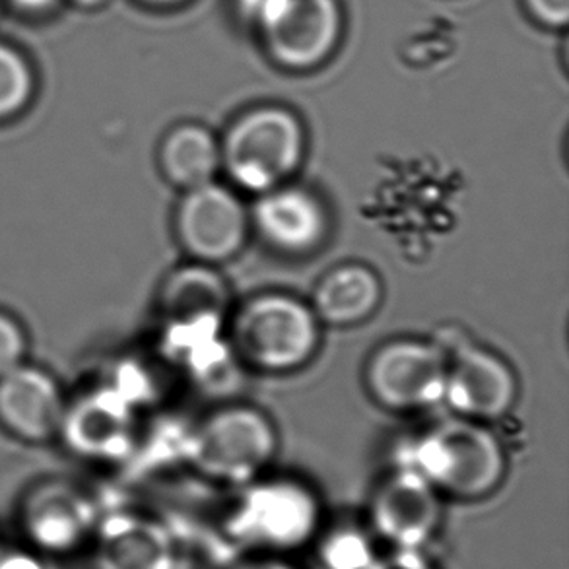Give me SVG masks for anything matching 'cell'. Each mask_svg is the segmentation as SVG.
I'll return each instance as SVG.
<instances>
[{
	"instance_id": "ba28073f",
	"label": "cell",
	"mask_w": 569,
	"mask_h": 569,
	"mask_svg": "<svg viewBox=\"0 0 569 569\" xmlns=\"http://www.w3.org/2000/svg\"><path fill=\"white\" fill-rule=\"evenodd\" d=\"M173 228L179 246L192 262L218 267L231 261L246 247L251 218L238 192L210 181L183 191Z\"/></svg>"
},
{
	"instance_id": "277c9868",
	"label": "cell",
	"mask_w": 569,
	"mask_h": 569,
	"mask_svg": "<svg viewBox=\"0 0 569 569\" xmlns=\"http://www.w3.org/2000/svg\"><path fill=\"white\" fill-rule=\"evenodd\" d=\"M321 508L308 486L272 478L249 486L230 516V535L241 545L288 552L313 539Z\"/></svg>"
},
{
	"instance_id": "603a6c76",
	"label": "cell",
	"mask_w": 569,
	"mask_h": 569,
	"mask_svg": "<svg viewBox=\"0 0 569 569\" xmlns=\"http://www.w3.org/2000/svg\"><path fill=\"white\" fill-rule=\"evenodd\" d=\"M59 0H10L12 7L22 10V12H30V14H39V12H47L57 4Z\"/></svg>"
},
{
	"instance_id": "8992f818",
	"label": "cell",
	"mask_w": 569,
	"mask_h": 569,
	"mask_svg": "<svg viewBox=\"0 0 569 569\" xmlns=\"http://www.w3.org/2000/svg\"><path fill=\"white\" fill-rule=\"evenodd\" d=\"M257 26L270 61L309 72L339 49L345 18L339 0H261Z\"/></svg>"
},
{
	"instance_id": "9a60e30c",
	"label": "cell",
	"mask_w": 569,
	"mask_h": 569,
	"mask_svg": "<svg viewBox=\"0 0 569 569\" xmlns=\"http://www.w3.org/2000/svg\"><path fill=\"white\" fill-rule=\"evenodd\" d=\"M383 292L376 270L362 262H347L317 282L309 306L321 325L345 329L370 321L383 301Z\"/></svg>"
},
{
	"instance_id": "44dd1931",
	"label": "cell",
	"mask_w": 569,
	"mask_h": 569,
	"mask_svg": "<svg viewBox=\"0 0 569 569\" xmlns=\"http://www.w3.org/2000/svg\"><path fill=\"white\" fill-rule=\"evenodd\" d=\"M527 14L547 30H563L569 20V0H523Z\"/></svg>"
},
{
	"instance_id": "7402d4cb",
	"label": "cell",
	"mask_w": 569,
	"mask_h": 569,
	"mask_svg": "<svg viewBox=\"0 0 569 569\" xmlns=\"http://www.w3.org/2000/svg\"><path fill=\"white\" fill-rule=\"evenodd\" d=\"M368 569H436L431 566L420 550L397 548L392 555L376 558Z\"/></svg>"
},
{
	"instance_id": "484cf974",
	"label": "cell",
	"mask_w": 569,
	"mask_h": 569,
	"mask_svg": "<svg viewBox=\"0 0 569 569\" xmlns=\"http://www.w3.org/2000/svg\"><path fill=\"white\" fill-rule=\"evenodd\" d=\"M72 4L80 8H100L108 2V0H70Z\"/></svg>"
},
{
	"instance_id": "ffe728a7",
	"label": "cell",
	"mask_w": 569,
	"mask_h": 569,
	"mask_svg": "<svg viewBox=\"0 0 569 569\" xmlns=\"http://www.w3.org/2000/svg\"><path fill=\"white\" fill-rule=\"evenodd\" d=\"M26 339L14 319L0 313V378L22 366Z\"/></svg>"
},
{
	"instance_id": "5b68a950",
	"label": "cell",
	"mask_w": 569,
	"mask_h": 569,
	"mask_svg": "<svg viewBox=\"0 0 569 569\" xmlns=\"http://www.w3.org/2000/svg\"><path fill=\"white\" fill-rule=\"evenodd\" d=\"M277 449V428L269 416L259 408L231 405L200 423L192 461L207 477L247 485L269 467Z\"/></svg>"
},
{
	"instance_id": "6da1fadb",
	"label": "cell",
	"mask_w": 569,
	"mask_h": 569,
	"mask_svg": "<svg viewBox=\"0 0 569 569\" xmlns=\"http://www.w3.org/2000/svg\"><path fill=\"white\" fill-rule=\"evenodd\" d=\"M222 170L241 191H272L290 183L308 154L301 117L284 106H257L228 127L220 140Z\"/></svg>"
},
{
	"instance_id": "3957f363",
	"label": "cell",
	"mask_w": 569,
	"mask_h": 569,
	"mask_svg": "<svg viewBox=\"0 0 569 569\" xmlns=\"http://www.w3.org/2000/svg\"><path fill=\"white\" fill-rule=\"evenodd\" d=\"M407 467L439 493L457 500H482L496 492L508 470L500 439L485 423L453 418L418 439Z\"/></svg>"
},
{
	"instance_id": "7a4b0ae2",
	"label": "cell",
	"mask_w": 569,
	"mask_h": 569,
	"mask_svg": "<svg viewBox=\"0 0 569 569\" xmlns=\"http://www.w3.org/2000/svg\"><path fill=\"white\" fill-rule=\"evenodd\" d=\"M321 321L308 301L270 292L247 300L230 321V345L241 362L262 373H292L316 358Z\"/></svg>"
},
{
	"instance_id": "52a82bcc",
	"label": "cell",
	"mask_w": 569,
	"mask_h": 569,
	"mask_svg": "<svg viewBox=\"0 0 569 569\" xmlns=\"http://www.w3.org/2000/svg\"><path fill=\"white\" fill-rule=\"evenodd\" d=\"M449 352L428 340H391L371 355L366 389L379 407L412 412L438 405L446 391Z\"/></svg>"
},
{
	"instance_id": "7c38bea8",
	"label": "cell",
	"mask_w": 569,
	"mask_h": 569,
	"mask_svg": "<svg viewBox=\"0 0 569 569\" xmlns=\"http://www.w3.org/2000/svg\"><path fill=\"white\" fill-rule=\"evenodd\" d=\"M0 422L28 441L53 438L64 426V405L53 378L23 366L2 376Z\"/></svg>"
},
{
	"instance_id": "4fadbf2b",
	"label": "cell",
	"mask_w": 569,
	"mask_h": 569,
	"mask_svg": "<svg viewBox=\"0 0 569 569\" xmlns=\"http://www.w3.org/2000/svg\"><path fill=\"white\" fill-rule=\"evenodd\" d=\"M90 501L67 486H46L23 508V531L41 552L64 555L93 531Z\"/></svg>"
},
{
	"instance_id": "8fae6325",
	"label": "cell",
	"mask_w": 569,
	"mask_h": 569,
	"mask_svg": "<svg viewBox=\"0 0 569 569\" xmlns=\"http://www.w3.org/2000/svg\"><path fill=\"white\" fill-rule=\"evenodd\" d=\"M441 516L438 490L410 467L389 475L371 496V527L395 548L420 550L438 531Z\"/></svg>"
},
{
	"instance_id": "2e32d148",
	"label": "cell",
	"mask_w": 569,
	"mask_h": 569,
	"mask_svg": "<svg viewBox=\"0 0 569 569\" xmlns=\"http://www.w3.org/2000/svg\"><path fill=\"white\" fill-rule=\"evenodd\" d=\"M173 542L162 525L119 516L108 519L96 542V566L100 569H171Z\"/></svg>"
},
{
	"instance_id": "ac0fdd59",
	"label": "cell",
	"mask_w": 569,
	"mask_h": 569,
	"mask_svg": "<svg viewBox=\"0 0 569 569\" xmlns=\"http://www.w3.org/2000/svg\"><path fill=\"white\" fill-rule=\"evenodd\" d=\"M33 93L30 62L12 47L0 43V119L12 117L26 108Z\"/></svg>"
},
{
	"instance_id": "9c48e42d",
	"label": "cell",
	"mask_w": 569,
	"mask_h": 569,
	"mask_svg": "<svg viewBox=\"0 0 569 569\" xmlns=\"http://www.w3.org/2000/svg\"><path fill=\"white\" fill-rule=\"evenodd\" d=\"M249 218L262 243L284 257L317 253L331 233V216L321 197L292 183L259 194Z\"/></svg>"
},
{
	"instance_id": "cb8c5ba5",
	"label": "cell",
	"mask_w": 569,
	"mask_h": 569,
	"mask_svg": "<svg viewBox=\"0 0 569 569\" xmlns=\"http://www.w3.org/2000/svg\"><path fill=\"white\" fill-rule=\"evenodd\" d=\"M236 569H293V566L286 563L284 560H278V558H261L253 562L241 563Z\"/></svg>"
},
{
	"instance_id": "d6986e66",
	"label": "cell",
	"mask_w": 569,
	"mask_h": 569,
	"mask_svg": "<svg viewBox=\"0 0 569 569\" xmlns=\"http://www.w3.org/2000/svg\"><path fill=\"white\" fill-rule=\"evenodd\" d=\"M319 560L325 569H368L376 556L370 539L362 531L342 527L325 537L319 547Z\"/></svg>"
},
{
	"instance_id": "d4e9b609",
	"label": "cell",
	"mask_w": 569,
	"mask_h": 569,
	"mask_svg": "<svg viewBox=\"0 0 569 569\" xmlns=\"http://www.w3.org/2000/svg\"><path fill=\"white\" fill-rule=\"evenodd\" d=\"M140 2H144L148 7L171 8L179 7V4H183L187 0H140Z\"/></svg>"
},
{
	"instance_id": "30bf717a",
	"label": "cell",
	"mask_w": 569,
	"mask_h": 569,
	"mask_svg": "<svg viewBox=\"0 0 569 569\" xmlns=\"http://www.w3.org/2000/svg\"><path fill=\"white\" fill-rule=\"evenodd\" d=\"M519 381L503 358L480 347L455 348L447 362L443 400L459 418L486 423L516 407Z\"/></svg>"
},
{
	"instance_id": "e0dca14e",
	"label": "cell",
	"mask_w": 569,
	"mask_h": 569,
	"mask_svg": "<svg viewBox=\"0 0 569 569\" xmlns=\"http://www.w3.org/2000/svg\"><path fill=\"white\" fill-rule=\"evenodd\" d=\"M158 166L163 179L179 191L207 186L222 170L220 139L204 124H178L163 137Z\"/></svg>"
},
{
	"instance_id": "5bb4252c",
	"label": "cell",
	"mask_w": 569,
	"mask_h": 569,
	"mask_svg": "<svg viewBox=\"0 0 569 569\" xmlns=\"http://www.w3.org/2000/svg\"><path fill=\"white\" fill-rule=\"evenodd\" d=\"M160 301L163 316L178 329L214 332L230 308V286L216 267L191 261L171 272Z\"/></svg>"
}]
</instances>
